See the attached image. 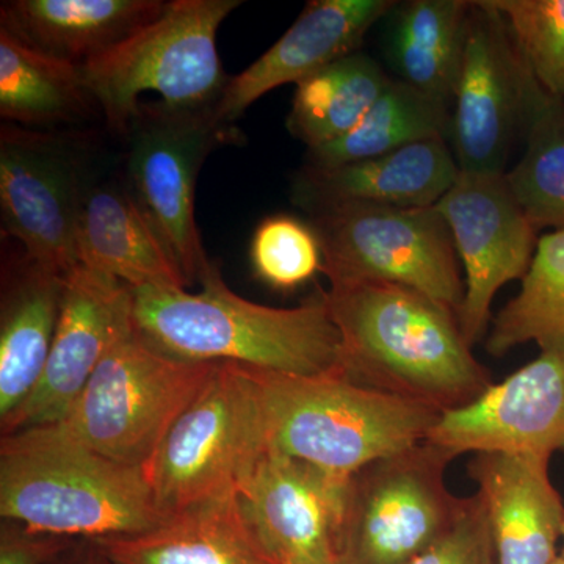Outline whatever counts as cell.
<instances>
[{"instance_id":"15","label":"cell","mask_w":564,"mask_h":564,"mask_svg":"<svg viewBox=\"0 0 564 564\" xmlns=\"http://www.w3.org/2000/svg\"><path fill=\"white\" fill-rule=\"evenodd\" d=\"M426 441L464 454H564V348L492 384L475 402L441 415Z\"/></svg>"},{"instance_id":"11","label":"cell","mask_w":564,"mask_h":564,"mask_svg":"<svg viewBox=\"0 0 564 564\" xmlns=\"http://www.w3.org/2000/svg\"><path fill=\"white\" fill-rule=\"evenodd\" d=\"M88 188L69 141L7 124L0 129V210L3 234L33 261L68 276L79 267L77 231Z\"/></svg>"},{"instance_id":"22","label":"cell","mask_w":564,"mask_h":564,"mask_svg":"<svg viewBox=\"0 0 564 564\" xmlns=\"http://www.w3.org/2000/svg\"><path fill=\"white\" fill-rule=\"evenodd\" d=\"M77 256L79 265L131 289L187 285L131 192L115 184L88 188L77 231Z\"/></svg>"},{"instance_id":"20","label":"cell","mask_w":564,"mask_h":564,"mask_svg":"<svg viewBox=\"0 0 564 564\" xmlns=\"http://www.w3.org/2000/svg\"><path fill=\"white\" fill-rule=\"evenodd\" d=\"M161 0H9L0 29L24 46L74 66L113 51L165 10Z\"/></svg>"},{"instance_id":"34","label":"cell","mask_w":564,"mask_h":564,"mask_svg":"<svg viewBox=\"0 0 564 564\" xmlns=\"http://www.w3.org/2000/svg\"><path fill=\"white\" fill-rule=\"evenodd\" d=\"M560 558L564 560V524H563V533H562V547H560Z\"/></svg>"},{"instance_id":"26","label":"cell","mask_w":564,"mask_h":564,"mask_svg":"<svg viewBox=\"0 0 564 564\" xmlns=\"http://www.w3.org/2000/svg\"><path fill=\"white\" fill-rule=\"evenodd\" d=\"M391 77L361 52L325 66L296 84L288 129L310 150L343 139L383 95Z\"/></svg>"},{"instance_id":"21","label":"cell","mask_w":564,"mask_h":564,"mask_svg":"<svg viewBox=\"0 0 564 564\" xmlns=\"http://www.w3.org/2000/svg\"><path fill=\"white\" fill-rule=\"evenodd\" d=\"M66 276L28 254L9 270L0 317V419L31 397L50 359Z\"/></svg>"},{"instance_id":"2","label":"cell","mask_w":564,"mask_h":564,"mask_svg":"<svg viewBox=\"0 0 564 564\" xmlns=\"http://www.w3.org/2000/svg\"><path fill=\"white\" fill-rule=\"evenodd\" d=\"M321 292L343 336V375L352 383L441 414L494 384L456 315L421 292L388 282L329 284Z\"/></svg>"},{"instance_id":"36","label":"cell","mask_w":564,"mask_h":564,"mask_svg":"<svg viewBox=\"0 0 564 564\" xmlns=\"http://www.w3.org/2000/svg\"><path fill=\"white\" fill-rule=\"evenodd\" d=\"M554 564H564V560L560 558L558 556V558L555 560Z\"/></svg>"},{"instance_id":"6","label":"cell","mask_w":564,"mask_h":564,"mask_svg":"<svg viewBox=\"0 0 564 564\" xmlns=\"http://www.w3.org/2000/svg\"><path fill=\"white\" fill-rule=\"evenodd\" d=\"M258 381L248 367L218 364L144 467L166 518L239 497L269 454Z\"/></svg>"},{"instance_id":"3","label":"cell","mask_w":564,"mask_h":564,"mask_svg":"<svg viewBox=\"0 0 564 564\" xmlns=\"http://www.w3.org/2000/svg\"><path fill=\"white\" fill-rule=\"evenodd\" d=\"M217 367L162 355L141 339L131 321L62 421L7 436L84 448L144 469Z\"/></svg>"},{"instance_id":"8","label":"cell","mask_w":564,"mask_h":564,"mask_svg":"<svg viewBox=\"0 0 564 564\" xmlns=\"http://www.w3.org/2000/svg\"><path fill=\"white\" fill-rule=\"evenodd\" d=\"M329 284L388 282L429 296L458 318L466 285L454 237L436 206L339 204L313 212Z\"/></svg>"},{"instance_id":"27","label":"cell","mask_w":564,"mask_h":564,"mask_svg":"<svg viewBox=\"0 0 564 564\" xmlns=\"http://www.w3.org/2000/svg\"><path fill=\"white\" fill-rule=\"evenodd\" d=\"M451 111L411 85L391 80L352 131L307 152V169H336L436 137L448 141Z\"/></svg>"},{"instance_id":"25","label":"cell","mask_w":564,"mask_h":564,"mask_svg":"<svg viewBox=\"0 0 564 564\" xmlns=\"http://www.w3.org/2000/svg\"><path fill=\"white\" fill-rule=\"evenodd\" d=\"M99 109L79 66L24 46L0 29V115L22 128L79 124Z\"/></svg>"},{"instance_id":"1","label":"cell","mask_w":564,"mask_h":564,"mask_svg":"<svg viewBox=\"0 0 564 564\" xmlns=\"http://www.w3.org/2000/svg\"><path fill=\"white\" fill-rule=\"evenodd\" d=\"M202 292L132 289V322L141 339L177 361L239 364L288 377L343 375V336L318 296L281 310L248 302L212 263Z\"/></svg>"},{"instance_id":"28","label":"cell","mask_w":564,"mask_h":564,"mask_svg":"<svg viewBox=\"0 0 564 564\" xmlns=\"http://www.w3.org/2000/svg\"><path fill=\"white\" fill-rule=\"evenodd\" d=\"M522 132L525 151L505 173L508 188L538 231L564 229V101L549 95L533 74Z\"/></svg>"},{"instance_id":"10","label":"cell","mask_w":564,"mask_h":564,"mask_svg":"<svg viewBox=\"0 0 564 564\" xmlns=\"http://www.w3.org/2000/svg\"><path fill=\"white\" fill-rule=\"evenodd\" d=\"M234 132L215 109L163 102L140 104L126 131L128 191L187 284L202 281L212 267L196 225V181L207 155L232 141Z\"/></svg>"},{"instance_id":"19","label":"cell","mask_w":564,"mask_h":564,"mask_svg":"<svg viewBox=\"0 0 564 564\" xmlns=\"http://www.w3.org/2000/svg\"><path fill=\"white\" fill-rule=\"evenodd\" d=\"M458 174L454 151L436 137L336 169H306L295 182L293 199L311 212L339 204L432 207Z\"/></svg>"},{"instance_id":"9","label":"cell","mask_w":564,"mask_h":564,"mask_svg":"<svg viewBox=\"0 0 564 564\" xmlns=\"http://www.w3.org/2000/svg\"><path fill=\"white\" fill-rule=\"evenodd\" d=\"M455 458L425 440L352 474L339 564H408L451 532L467 505L445 484Z\"/></svg>"},{"instance_id":"30","label":"cell","mask_w":564,"mask_h":564,"mask_svg":"<svg viewBox=\"0 0 564 564\" xmlns=\"http://www.w3.org/2000/svg\"><path fill=\"white\" fill-rule=\"evenodd\" d=\"M522 61L549 95L564 101V0H488Z\"/></svg>"},{"instance_id":"35","label":"cell","mask_w":564,"mask_h":564,"mask_svg":"<svg viewBox=\"0 0 564 564\" xmlns=\"http://www.w3.org/2000/svg\"><path fill=\"white\" fill-rule=\"evenodd\" d=\"M96 554H98V552H96ZM90 564H109L106 562V558H104V556L101 554H98V560H96V562H93Z\"/></svg>"},{"instance_id":"18","label":"cell","mask_w":564,"mask_h":564,"mask_svg":"<svg viewBox=\"0 0 564 564\" xmlns=\"http://www.w3.org/2000/svg\"><path fill=\"white\" fill-rule=\"evenodd\" d=\"M552 456L475 454L467 466L478 486L496 564H554L564 503L549 474Z\"/></svg>"},{"instance_id":"17","label":"cell","mask_w":564,"mask_h":564,"mask_svg":"<svg viewBox=\"0 0 564 564\" xmlns=\"http://www.w3.org/2000/svg\"><path fill=\"white\" fill-rule=\"evenodd\" d=\"M393 0H313L284 35L243 73L229 79L217 117L232 126L252 102L281 85L299 84L311 74L358 52L366 33L391 13Z\"/></svg>"},{"instance_id":"24","label":"cell","mask_w":564,"mask_h":564,"mask_svg":"<svg viewBox=\"0 0 564 564\" xmlns=\"http://www.w3.org/2000/svg\"><path fill=\"white\" fill-rule=\"evenodd\" d=\"M473 2L411 0L395 11L386 51L399 80L451 107Z\"/></svg>"},{"instance_id":"16","label":"cell","mask_w":564,"mask_h":564,"mask_svg":"<svg viewBox=\"0 0 564 564\" xmlns=\"http://www.w3.org/2000/svg\"><path fill=\"white\" fill-rule=\"evenodd\" d=\"M131 321L129 285L76 267L65 280L61 318L43 377L20 410L2 422L3 436L62 421Z\"/></svg>"},{"instance_id":"12","label":"cell","mask_w":564,"mask_h":564,"mask_svg":"<svg viewBox=\"0 0 564 564\" xmlns=\"http://www.w3.org/2000/svg\"><path fill=\"white\" fill-rule=\"evenodd\" d=\"M530 77L503 18L488 0L473 2L448 131L459 172L507 173L524 131Z\"/></svg>"},{"instance_id":"4","label":"cell","mask_w":564,"mask_h":564,"mask_svg":"<svg viewBox=\"0 0 564 564\" xmlns=\"http://www.w3.org/2000/svg\"><path fill=\"white\" fill-rule=\"evenodd\" d=\"M0 514L50 536H133L169 521L143 467L126 466L84 448L3 436Z\"/></svg>"},{"instance_id":"13","label":"cell","mask_w":564,"mask_h":564,"mask_svg":"<svg viewBox=\"0 0 564 564\" xmlns=\"http://www.w3.org/2000/svg\"><path fill=\"white\" fill-rule=\"evenodd\" d=\"M436 209L451 228L466 274L458 323L474 347L488 332L494 296L529 272L538 229L516 203L505 174L459 172Z\"/></svg>"},{"instance_id":"33","label":"cell","mask_w":564,"mask_h":564,"mask_svg":"<svg viewBox=\"0 0 564 564\" xmlns=\"http://www.w3.org/2000/svg\"><path fill=\"white\" fill-rule=\"evenodd\" d=\"M21 527V525H20ZM61 538L21 530H2L0 564H44L61 551Z\"/></svg>"},{"instance_id":"31","label":"cell","mask_w":564,"mask_h":564,"mask_svg":"<svg viewBox=\"0 0 564 564\" xmlns=\"http://www.w3.org/2000/svg\"><path fill=\"white\" fill-rule=\"evenodd\" d=\"M252 272L276 291H293L322 272L321 242L313 226L276 215L265 218L251 239Z\"/></svg>"},{"instance_id":"14","label":"cell","mask_w":564,"mask_h":564,"mask_svg":"<svg viewBox=\"0 0 564 564\" xmlns=\"http://www.w3.org/2000/svg\"><path fill=\"white\" fill-rule=\"evenodd\" d=\"M348 481L269 451L240 492L256 543L272 564H339Z\"/></svg>"},{"instance_id":"32","label":"cell","mask_w":564,"mask_h":564,"mask_svg":"<svg viewBox=\"0 0 564 564\" xmlns=\"http://www.w3.org/2000/svg\"><path fill=\"white\" fill-rule=\"evenodd\" d=\"M408 564H496L480 496L467 497L466 510L454 529Z\"/></svg>"},{"instance_id":"7","label":"cell","mask_w":564,"mask_h":564,"mask_svg":"<svg viewBox=\"0 0 564 564\" xmlns=\"http://www.w3.org/2000/svg\"><path fill=\"white\" fill-rule=\"evenodd\" d=\"M240 6V0H174L158 20L82 66L107 124L126 133L148 91L161 95L170 107L217 109L229 84L217 33Z\"/></svg>"},{"instance_id":"5","label":"cell","mask_w":564,"mask_h":564,"mask_svg":"<svg viewBox=\"0 0 564 564\" xmlns=\"http://www.w3.org/2000/svg\"><path fill=\"white\" fill-rule=\"evenodd\" d=\"M250 370L261 392L270 451L343 477L422 443L443 415L344 375L288 377Z\"/></svg>"},{"instance_id":"29","label":"cell","mask_w":564,"mask_h":564,"mask_svg":"<svg viewBox=\"0 0 564 564\" xmlns=\"http://www.w3.org/2000/svg\"><path fill=\"white\" fill-rule=\"evenodd\" d=\"M529 343L564 348V229L538 239L521 291L494 318L486 348L503 356Z\"/></svg>"},{"instance_id":"23","label":"cell","mask_w":564,"mask_h":564,"mask_svg":"<svg viewBox=\"0 0 564 564\" xmlns=\"http://www.w3.org/2000/svg\"><path fill=\"white\" fill-rule=\"evenodd\" d=\"M93 543L109 564H272L245 521L239 497L188 508L150 532Z\"/></svg>"}]
</instances>
